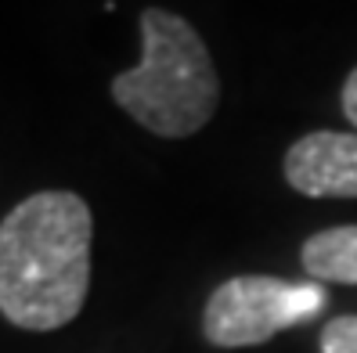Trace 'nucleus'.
Returning <instances> with one entry per match:
<instances>
[{"instance_id": "nucleus-1", "label": "nucleus", "mask_w": 357, "mask_h": 353, "mask_svg": "<svg viewBox=\"0 0 357 353\" xmlns=\"http://www.w3.org/2000/svg\"><path fill=\"white\" fill-rule=\"evenodd\" d=\"M91 205L76 191H36L0 223V314L15 328L69 324L91 288Z\"/></svg>"}, {"instance_id": "nucleus-2", "label": "nucleus", "mask_w": 357, "mask_h": 353, "mask_svg": "<svg viewBox=\"0 0 357 353\" xmlns=\"http://www.w3.org/2000/svg\"><path fill=\"white\" fill-rule=\"evenodd\" d=\"M112 101L155 137H192L220 105V79L202 36L166 8L141 11V61L112 79Z\"/></svg>"}, {"instance_id": "nucleus-5", "label": "nucleus", "mask_w": 357, "mask_h": 353, "mask_svg": "<svg viewBox=\"0 0 357 353\" xmlns=\"http://www.w3.org/2000/svg\"><path fill=\"white\" fill-rule=\"evenodd\" d=\"M300 263L314 281L357 285V223L325 227L300 249Z\"/></svg>"}, {"instance_id": "nucleus-7", "label": "nucleus", "mask_w": 357, "mask_h": 353, "mask_svg": "<svg viewBox=\"0 0 357 353\" xmlns=\"http://www.w3.org/2000/svg\"><path fill=\"white\" fill-rule=\"evenodd\" d=\"M343 112H347V119L357 127V69L347 76V83H343Z\"/></svg>"}, {"instance_id": "nucleus-4", "label": "nucleus", "mask_w": 357, "mask_h": 353, "mask_svg": "<svg viewBox=\"0 0 357 353\" xmlns=\"http://www.w3.org/2000/svg\"><path fill=\"white\" fill-rule=\"evenodd\" d=\"M285 180L307 198H357V134L314 130L285 152Z\"/></svg>"}, {"instance_id": "nucleus-6", "label": "nucleus", "mask_w": 357, "mask_h": 353, "mask_svg": "<svg viewBox=\"0 0 357 353\" xmlns=\"http://www.w3.org/2000/svg\"><path fill=\"white\" fill-rule=\"evenodd\" d=\"M318 350H321V353H357V314L332 317V321L321 328Z\"/></svg>"}, {"instance_id": "nucleus-3", "label": "nucleus", "mask_w": 357, "mask_h": 353, "mask_svg": "<svg viewBox=\"0 0 357 353\" xmlns=\"http://www.w3.org/2000/svg\"><path fill=\"white\" fill-rule=\"evenodd\" d=\"M328 306L321 281H285L271 274H242L224 281L202 310V336L220 350L260 346L278 331L318 317Z\"/></svg>"}]
</instances>
